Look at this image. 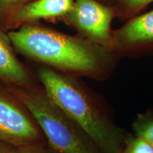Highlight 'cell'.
<instances>
[{
  "mask_svg": "<svg viewBox=\"0 0 153 153\" xmlns=\"http://www.w3.org/2000/svg\"><path fill=\"white\" fill-rule=\"evenodd\" d=\"M40 83L49 97L89 135L102 153H120L126 135L74 75L42 67Z\"/></svg>",
  "mask_w": 153,
  "mask_h": 153,
  "instance_id": "2",
  "label": "cell"
},
{
  "mask_svg": "<svg viewBox=\"0 0 153 153\" xmlns=\"http://www.w3.org/2000/svg\"><path fill=\"white\" fill-rule=\"evenodd\" d=\"M65 17L82 38L112 51L111 23L116 18L112 5L99 0H74Z\"/></svg>",
  "mask_w": 153,
  "mask_h": 153,
  "instance_id": "4",
  "label": "cell"
},
{
  "mask_svg": "<svg viewBox=\"0 0 153 153\" xmlns=\"http://www.w3.org/2000/svg\"><path fill=\"white\" fill-rule=\"evenodd\" d=\"M43 137L27 108L7 88L0 87V139L19 148Z\"/></svg>",
  "mask_w": 153,
  "mask_h": 153,
  "instance_id": "5",
  "label": "cell"
},
{
  "mask_svg": "<svg viewBox=\"0 0 153 153\" xmlns=\"http://www.w3.org/2000/svg\"><path fill=\"white\" fill-rule=\"evenodd\" d=\"M112 51L117 56L153 52V9L113 30Z\"/></svg>",
  "mask_w": 153,
  "mask_h": 153,
  "instance_id": "6",
  "label": "cell"
},
{
  "mask_svg": "<svg viewBox=\"0 0 153 153\" xmlns=\"http://www.w3.org/2000/svg\"><path fill=\"white\" fill-rule=\"evenodd\" d=\"M7 36L0 33V82L7 87H28L31 76L15 55Z\"/></svg>",
  "mask_w": 153,
  "mask_h": 153,
  "instance_id": "7",
  "label": "cell"
},
{
  "mask_svg": "<svg viewBox=\"0 0 153 153\" xmlns=\"http://www.w3.org/2000/svg\"><path fill=\"white\" fill-rule=\"evenodd\" d=\"M11 43L23 55L56 71L102 78L114 70L118 56L82 37L41 26L25 25L9 32Z\"/></svg>",
  "mask_w": 153,
  "mask_h": 153,
  "instance_id": "1",
  "label": "cell"
},
{
  "mask_svg": "<svg viewBox=\"0 0 153 153\" xmlns=\"http://www.w3.org/2000/svg\"><path fill=\"white\" fill-rule=\"evenodd\" d=\"M0 1L6 4H12L18 3L22 0H0Z\"/></svg>",
  "mask_w": 153,
  "mask_h": 153,
  "instance_id": "14",
  "label": "cell"
},
{
  "mask_svg": "<svg viewBox=\"0 0 153 153\" xmlns=\"http://www.w3.org/2000/svg\"><path fill=\"white\" fill-rule=\"evenodd\" d=\"M120 153H153V146L135 135L127 134Z\"/></svg>",
  "mask_w": 153,
  "mask_h": 153,
  "instance_id": "11",
  "label": "cell"
},
{
  "mask_svg": "<svg viewBox=\"0 0 153 153\" xmlns=\"http://www.w3.org/2000/svg\"><path fill=\"white\" fill-rule=\"evenodd\" d=\"M17 149L14 145L0 139V153H17Z\"/></svg>",
  "mask_w": 153,
  "mask_h": 153,
  "instance_id": "13",
  "label": "cell"
},
{
  "mask_svg": "<svg viewBox=\"0 0 153 153\" xmlns=\"http://www.w3.org/2000/svg\"><path fill=\"white\" fill-rule=\"evenodd\" d=\"M27 108L57 153H102L89 135L47 94L43 88L7 87Z\"/></svg>",
  "mask_w": 153,
  "mask_h": 153,
  "instance_id": "3",
  "label": "cell"
},
{
  "mask_svg": "<svg viewBox=\"0 0 153 153\" xmlns=\"http://www.w3.org/2000/svg\"><path fill=\"white\" fill-rule=\"evenodd\" d=\"M135 136L143 139L153 146V111H148L137 114L133 122Z\"/></svg>",
  "mask_w": 153,
  "mask_h": 153,
  "instance_id": "10",
  "label": "cell"
},
{
  "mask_svg": "<svg viewBox=\"0 0 153 153\" xmlns=\"http://www.w3.org/2000/svg\"><path fill=\"white\" fill-rule=\"evenodd\" d=\"M17 153H48L42 141L19 147Z\"/></svg>",
  "mask_w": 153,
  "mask_h": 153,
  "instance_id": "12",
  "label": "cell"
},
{
  "mask_svg": "<svg viewBox=\"0 0 153 153\" xmlns=\"http://www.w3.org/2000/svg\"><path fill=\"white\" fill-rule=\"evenodd\" d=\"M153 0H112L111 5L116 11V18L126 22L137 16Z\"/></svg>",
  "mask_w": 153,
  "mask_h": 153,
  "instance_id": "9",
  "label": "cell"
},
{
  "mask_svg": "<svg viewBox=\"0 0 153 153\" xmlns=\"http://www.w3.org/2000/svg\"><path fill=\"white\" fill-rule=\"evenodd\" d=\"M74 0H37L24 6L17 14L21 22L65 17L72 8Z\"/></svg>",
  "mask_w": 153,
  "mask_h": 153,
  "instance_id": "8",
  "label": "cell"
},
{
  "mask_svg": "<svg viewBox=\"0 0 153 153\" xmlns=\"http://www.w3.org/2000/svg\"><path fill=\"white\" fill-rule=\"evenodd\" d=\"M99 1H101V2H103L104 4H106L111 5V4H112V0H99Z\"/></svg>",
  "mask_w": 153,
  "mask_h": 153,
  "instance_id": "15",
  "label": "cell"
}]
</instances>
